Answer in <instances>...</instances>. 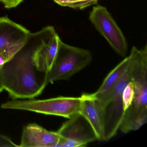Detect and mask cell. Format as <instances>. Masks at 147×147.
Wrapping results in <instances>:
<instances>
[{"label":"cell","instance_id":"1","mask_svg":"<svg viewBox=\"0 0 147 147\" xmlns=\"http://www.w3.org/2000/svg\"><path fill=\"white\" fill-rule=\"evenodd\" d=\"M56 33L52 26L30 32L19 50L0 67L1 85L13 98H34L42 92L48 85L47 73L38 70L36 56L41 46Z\"/></svg>","mask_w":147,"mask_h":147},{"label":"cell","instance_id":"2","mask_svg":"<svg viewBox=\"0 0 147 147\" xmlns=\"http://www.w3.org/2000/svg\"><path fill=\"white\" fill-rule=\"evenodd\" d=\"M92 60V54L88 50L69 45L60 39L55 61L46 74L47 84L69 80L89 65Z\"/></svg>","mask_w":147,"mask_h":147},{"label":"cell","instance_id":"3","mask_svg":"<svg viewBox=\"0 0 147 147\" xmlns=\"http://www.w3.org/2000/svg\"><path fill=\"white\" fill-rule=\"evenodd\" d=\"M81 104V97H59L45 100L15 99L3 103L1 107L5 109L30 111L69 119L75 114L80 113Z\"/></svg>","mask_w":147,"mask_h":147},{"label":"cell","instance_id":"4","mask_svg":"<svg viewBox=\"0 0 147 147\" xmlns=\"http://www.w3.org/2000/svg\"><path fill=\"white\" fill-rule=\"evenodd\" d=\"M130 61L126 72L111 92L102 99L98 100L103 111V141H108L114 137L119 129L122 122L125 112L122 93L125 88L131 81Z\"/></svg>","mask_w":147,"mask_h":147},{"label":"cell","instance_id":"5","mask_svg":"<svg viewBox=\"0 0 147 147\" xmlns=\"http://www.w3.org/2000/svg\"><path fill=\"white\" fill-rule=\"evenodd\" d=\"M131 57V82L133 83L134 96L129 107L139 112H147V45L141 49L133 46Z\"/></svg>","mask_w":147,"mask_h":147},{"label":"cell","instance_id":"6","mask_svg":"<svg viewBox=\"0 0 147 147\" xmlns=\"http://www.w3.org/2000/svg\"><path fill=\"white\" fill-rule=\"evenodd\" d=\"M89 19L112 49L119 55L125 56L128 51L126 38L107 8L100 5L93 7Z\"/></svg>","mask_w":147,"mask_h":147},{"label":"cell","instance_id":"7","mask_svg":"<svg viewBox=\"0 0 147 147\" xmlns=\"http://www.w3.org/2000/svg\"><path fill=\"white\" fill-rule=\"evenodd\" d=\"M68 119L57 131L60 136L57 147H85L98 140L91 125L81 113Z\"/></svg>","mask_w":147,"mask_h":147},{"label":"cell","instance_id":"8","mask_svg":"<svg viewBox=\"0 0 147 147\" xmlns=\"http://www.w3.org/2000/svg\"><path fill=\"white\" fill-rule=\"evenodd\" d=\"M60 136L36 123L24 127L20 147H57Z\"/></svg>","mask_w":147,"mask_h":147},{"label":"cell","instance_id":"9","mask_svg":"<svg viewBox=\"0 0 147 147\" xmlns=\"http://www.w3.org/2000/svg\"><path fill=\"white\" fill-rule=\"evenodd\" d=\"M30 33L25 27L7 17L0 18V52L24 44Z\"/></svg>","mask_w":147,"mask_h":147},{"label":"cell","instance_id":"10","mask_svg":"<svg viewBox=\"0 0 147 147\" xmlns=\"http://www.w3.org/2000/svg\"><path fill=\"white\" fill-rule=\"evenodd\" d=\"M80 113L86 118L93 129L98 140L103 141V115L99 101L93 94H83Z\"/></svg>","mask_w":147,"mask_h":147},{"label":"cell","instance_id":"11","mask_svg":"<svg viewBox=\"0 0 147 147\" xmlns=\"http://www.w3.org/2000/svg\"><path fill=\"white\" fill-rule=\"evenodd\" d=\"M60 39L58 34L56 33L38 51L36 63L38 70L47 73L50 69L57 53Z\"/></svg>","mask_w":147,"mask_h":147},{"label":"cell","instance_id":"12","mask_svg":"<svg viewBox=\"0 0 147 147\" xmlns=\"http://www.w3.org/2000/svg\"><path fill=\"white\" fill-rule=\"evenodd\" d=\"M130 61V57L129 55L108 74L99 88L95 92L92 93L96 98L100 100L111 92L116 84L126 72Z\"/></svg>","mask_w":147,"mask_h":147},{"label":"cell","instance_id":"13","mask_svg":"<svg viewBox=\"0 0 147 147\" xmlns=\"http://www.w3.org/2000/svg\"><path fill=\"white\" fill-rule=\"evenodd\" d=\"M98 0H54L59 5L73 9H85L92 5H96Z\"/></svg>","mask_w":147,"mask_h":147},{"label":"cell","instance_id":"14","mask_svg":"<svg viewBox=\"0 0 147 147\" xmlns=\"http://www.w3.org/2000/svg\"><path fill=\"white\" fill-rule=\"evenodd\" d=\"M134 96V86L133 83L130 81L125 88L122 93V100L124 111L131 105Z\"/></svg>","mask_w":147,"mask_h":147},{"label":"cell","instance_id":"15","mask_svg":"<svg viewBox=\"0 0 147 147\" xmlns=\"http://www.w3.org/2000/svg\"><path fill=\"white\" fill-rule=\"evenodd\" d=\"M23 45H18L7 51L0 52V67L8 61L19 50Z\"/></svg>","mask_w":147,"mask_h":147},{"label":"cell","instance_id":"16","mask_svg":"<svg viewBox=\"0 0 147 147\" xmlns=\"http://www.w3.org/2000/svg\"><path fill=\"white\" fill-rule=\"evenodd\" d=\"M18 147L19 145L14 143L9 138L0 134V147Z\"/></svg>","mask_w":147,"mask_h":147},{"label":"cell","instance_id":"17","mask_svg":"<svg viewBox=\"0 0 147 147\" xmlns=\"http://www.w3.org/2000/svg\"><path fill=\"white\" fill-rule=\"evenodd\" d=\"M24 0H0V2L4 5L7 9L16 7L19 5Z\"/></svg>","mask_w":147,"mask_h":147},{"label":"cell","instance_id":"18","mask_svg":"<svg viewBox=\"0 0 147 147\" xmlns=\"http://www.w3.org/2000/svg\"><path fill=\"white\" fill-rule=\"evenodd\" d=\"M3 90H4V88H3V87H2V85H1V80H0V93L3 91Z\"/></svg>","mask_w":147,"mask_h":147}]
</instances>
